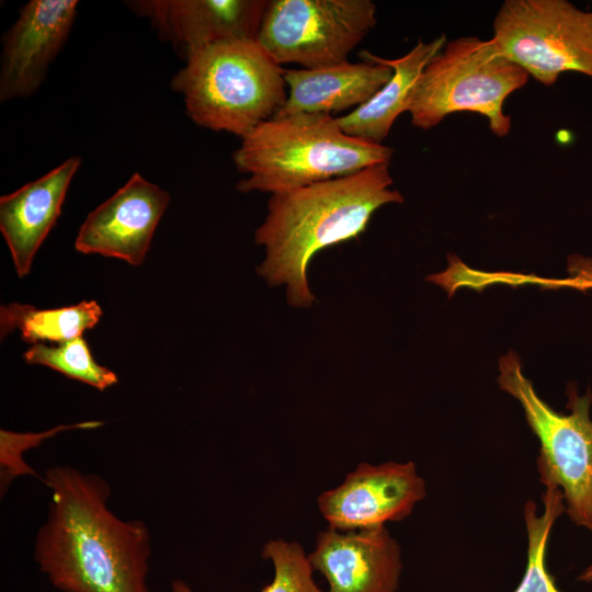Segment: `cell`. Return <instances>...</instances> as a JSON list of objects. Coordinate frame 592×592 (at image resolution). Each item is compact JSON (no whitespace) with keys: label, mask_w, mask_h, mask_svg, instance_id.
<instances>
[{"label":"cell","mask_w":592,"mask_h":592,"mask_svg":"<svg viewBox=\"0 0 592 592\" xmlns=\"http://www.w3.org/2000/svg\"><path fill=\"white\" fill-rule=\"evenodd\" d=\"M570 263L574 278L578 281L574 285L592 288V259L578 257L577 259H572Z\"/></svg>","instance_id":"cell-22"},{"label":"cell","mask_w":592,"mask_h":592,"mask_svg":"<svg viewBox=\"0 0 592 592\" xmlns=\"http://www.w3.org/2000/svg\"><path fill=\"white\" fill-rule=\"evenodd\" d=\"M101 316L102 309L95 300L55 309L13 303L0 308L1 338L18 329L22 339L32 344L43 341L61 343L81 338Z\"/></svg>","instance_id":"cell-17"},{"label":"cell","mask_w":592,"mask_h":592,"mask_svg":"<svg viewBox=\"0 0 592 592\" xmlns=\"http://www.w3.org/2000/svg\"><path fill=\"white\" fill-rule=\"evenodd\" d=\"M528 79L530 75L505 57L492 38L462 36L446 42L424 67L406 112L411 124L424 130L449 114L477 113L487 118L496 136L505 137L511 117L503 112L504 101Z\"/></svg>","instance_id":"cell-5"},{"label":"cell","mask_w":592,"mask_h":592,"mask_svg":"<svg viewBox=\"0 0 592 592\" xmlns=\"http://www.w3.org/2000/svg\"><path fill=\"white\" fill-rule=\"evenodd\" d=\"M360 55L362 62L348 60L315 69H285L287 99L275 115L331 114L367 102L389 81L392 69L367 50Z\"/></svg>","instance_id":"cell-15"},{"label":"cell","mask_w":592,"mask_h":592,"mask_svg":"<svg viewBox=\"0 0 592 592\" xmlns=\"http://www.w3.org/2000/svg\"><path fill=\"white\" fill-rule=\"evenodd\" d=\"M543 512L528 500L524 505L527 533V566L514 592H561L546 567V553L550 531L556 520L566 512L565 497L556 486L545 487L542 494Z\"/></svg>","instance_id":"cell-18"},{"label":"cell","mask_w":592,"mask_h":592,"mask_svg":"<svg viewBox=\"0 0 592 592\" xmlns=\"http://www.w3.org/2000/svg\"><path fill=\"white\" fill-rule=\"evenodd\" d=\"M262 557L274 566L273 581L261 592H323L314 581L312 567L303 547L296 542L274 539L267 542ZM172 592H193L181 580L172 583Z\"/></svg>","instance_id":"cell-20"},{"label":"cell","mask_w":592,"mask_h":592,"mask_svg":"<svg viewBox=\"0 0 592 592\" xmlns=\"http://www.w3.org/2000/svg\"><path fill=\"white\" fill-rule=\"evenodd\" d=\"M425 493L413 462L361 463L339 487L319 496L318 508L331 528H372L403 520Z\"/></svg>","instance_id":"cell-9"},{"label":"cell","mask_w":592,"mask_h":592,"mask_svg":"<svg viewBox=\"0 0 592 592\" xmlns=\"http://www.w3.org/2000/svg\"><path fill=\"white\" fill-rule=\"evenodd\" d=\"M579 581L592 583V565L587 567L578 578Z\"/></svg>","instance_id":"cell-23"},{"label":"cell","mask_w":592,"mask_h":592,"mask_svg":"<svg viewBox=\"0 0 592 592\" xmlns=\"http://www.w3.org/2000/svg\"><path fill=\"white\" fill-rule=\"evenodd\" d=\"M44 482L52 500L34 558L48 581L59 592H149L148 528L109 509V483L70 466L49 468Z\"/></svg>","instance_id":"cell-1"},{"label":"cell","mask_w":592,"mask_h":592,"mask_svg":"<svg viewBox=\"0 0 592 592\" xmlns=\"http://www.w3.org/2000/svg\"><path fill=\"white\" fill-rule=\"evenodd\" d=\"M72 156L43 177L0 198V230L20 277L55 226L72 178L81 166Z\"/></svg>","instance_id":"cell-14"},{"label":"cell","mask_w":592,"mask_h":592,"mask_svg":"<svg viewBox=\"0 0 592 592\" xmlns=\"http://www.w3.org/2000/svg\"><path fill=\"white\" fill-rule=\"evenodd\" d=\"M492 27L501 53L542 84L568 71L592 78V11L567 0H505Z\"/></svg>","instance_id":"cell-7"},{"label":"cell","mask_w":592,"mask_h":592,"mask_svg":"<svg viewBox=\"0 0 592 592\" xmlns=\"http://www.w3.org/2000/svg\"><path fill=\"white\" fill-rule=\"evenodd\" d=\"M23 357L31 365L50 367L99 390H104L117 383L114 372L94 361L82 337L56 345L32 344Z\"/></svg>","instance_id":"cell-19"},{"label":"cell","mask_w":592,"mask_h":592,"mask_svg":"<svg viewBox=\"0 0 592 592\" xmlns=\"http://www.w3.org/2000/svg\"><path fill=\"white\" fill-rule=\"evenodd\" d=\"M394 150L346 135L331 114L275 115L241 138L232 153L248 177L236 189L282 193L389 164Z\"/></svg>","instance_id":"cell-3"},{"label":"cell","mask_w":592,"mask_h":592,"mask_svg":"<svg viewBox=\"0 0 592 592\" xmlns=\"http://www.w3.org/2000/svg\"><path fill=\"white\" fill-rule=\"evenodd\" d=\"M389 164L368 167L350 175L271 194L267 215L255 231L265 250L258 273L270 286H286L287 303L314 304L307 267L328 247L357 238L382 206L402 203L392 189Z\"/></svg>","instance_id":"cell-2"},{"label":"cell","mask_w":592,"mask_h":592,"mask_svg":"<svg viewBox=\"0 0 592 592\" xmlns=\"http://www.w3.org/2000/svg\"><path fill=\"white\" fill-rule=\"evenodd\" d=\"M498 384L520 402L539 441L536 463L540 482L558 487L569 519L592 533L591 390L579 396L576 386L568 385L566 407L570 412H557L536 394L512 351L499 360Z\"/></svg>","instance_id":"cell-6"},{"label":"cell","mask_w":592,"mask_h":592,"mask_svg":"<svg viewBox=\"0 0 592 592\" xmlns=\"http://www.w3.org/2000/svg\"><path fill=\"white\" fill-rule=\"evenodd\" d=\"M133 13L147 19L161 41L185 58L204 47L255 39L267 0H133Z\"/></svg>","instance_id":"cell-10"},{"label":"cell","mask_w":592,"mask_h":592,"mask_svg":"<svg viewBox=\"0 0 592 592\" xmlns=\"http://www.w3.org/2000/svg\"><path fill=\"white\" fill-rule=\"evenodd\" d=\"M376 9L371 0H270L255 41L281 66L341 64L376 25Z\"/></svg>","instance_id":"cell-8"},{"label":"cell","mask_w":592,"mask_h":592,"mask_svg":"<svg viewBox=\"0 0 592 592\" xmlns=\"http://www.w3.org/2000/svg\"><path fill=\"white\" fill-rule=\"evenodd\" d=\"M103 423L100 421H87L71 425H58L41 433H15L7 430L0 431V466H1V490L16 477L24 475H38L22 458V454L38 446L44 440L54 436L56 433L69 429H94Z\"/></svg>","instance_id":"cell-21"},{"label":"cell","mask_w":592,"mask_h":592,"mask_svg":"<svg viewBox=\"0 0 592 592\" xmlns=\"http://www.w3.org/2000/svg\"><path fill=\"white\" fill-rule=\"evenodd\" d=\"M170 195L135 172L110 198L82 223L77 251L121 259L132 265L145 260L153 232Z\"/></svg>","instance_id":"cell-12"},{"label":"cell","mask_w":592,"mask_h":592,"mask_svg":"<svg viewBox=\"0 0 592 592\" xmlns=\"http://www.w3.org/2000/svg\"><path fill=\"white\" fill-rule=\"evenodd\" d=\"M284 70L255 39L230 41L189 55L170 87L196 125L242 138L284 106Z\"/></svg>","instance_id":"cell-4"},{"label":"cell","mask_w":592,"mask_h":592,"mask_svg":"<svg viewBox=\"0 0 592 592\" xmlns=\"http://www.w3.org/2000/svg\"><path fill=\"white\" fill-rule=\"evenodd\" d=\"M445 34L430 42L419 39L403 56L396 59L377 58L392 69L389 81L367 102L337 118L349 136L383 144L397 117L407 111L410 93L424 67L446 44Z\"/></svg>","instance_id":"cell-16"},{"label":"cell","mask_w":592,"mask_h":592,"mask_svg":"<svg viewBox=\"0 0 592 592\" xmlns=\"http://www.w3.org/2000/svg\"><path fill=\"white\" fill-rule=\"evenodd\" d=\"M308 560L328 581V592H396L402 570L400 546L385 525L329 527L318 534Z\"/></svg>","instance_id":"cell-13"},{"label":"cell","mask_w":592,"mask_h":592,"mask_svg":"<svg viewBox=\"0 0 592 592\" xmlns=\"http://www.w3.org/2000/svg\"><path fill=\"white\" fill-rule=\"evenodd\" d=\"M77 0H31L3 37L0 101L29 98L46 78L78 14Z\"/></svg>","instance_id":"cell-11"}]
</instances>
